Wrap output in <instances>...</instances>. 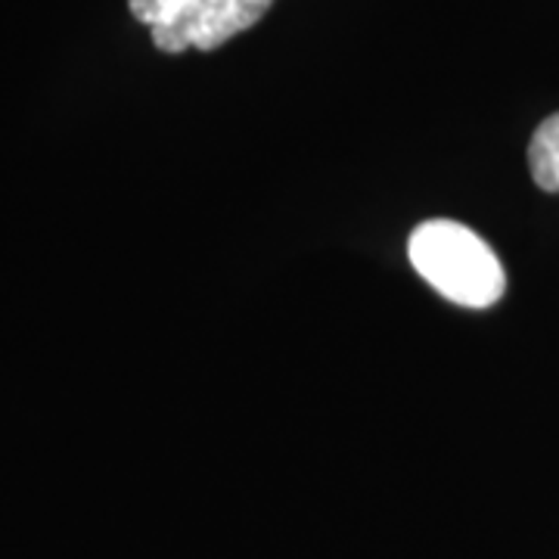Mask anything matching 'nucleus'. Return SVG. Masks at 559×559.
<instances>
[{"label":"nucleus","instance_id":"obj_3","mask_svg":"<svg viewBox=\"0 0 559 559\" xmlns=\"http://www.w3.org/2000/svg\"><path fill=\"white\" fill-rule=\"evenodd\" d=\"M528 168L544 193H559V112L535 128L528 143Z\"/></svg>","mask_w":559,"mask_h":559},{"label":"nucleus","instance_id":"obj_1","mask_svg":"<svg viewBox=\"0 0 559 559\" xmlns=\"http://www.w3.org/2000/svg\"><path fill=\"white\" fill-rule=\"evenodd\" d=\"M407 259L439 296L460 308H491L507 293L495 249L460 221H423L411 234Z\"/></svg>","mask_w":559,"mask_h":559},{"label":"nucleus","instance_id":"obj_2","mask_svg":"<svg viewBox=\"0 0 559 559\" xmlns=\"http://www.w3.org/2000/svg\"><path fill=\"white\" fill-rule=\"evenodd\" d=\"M134 20L153 32L162 53L218 50L259 25L274 0H128Z\"/></svg>","mask_w":559,"mask_h":559}]
</instances>
